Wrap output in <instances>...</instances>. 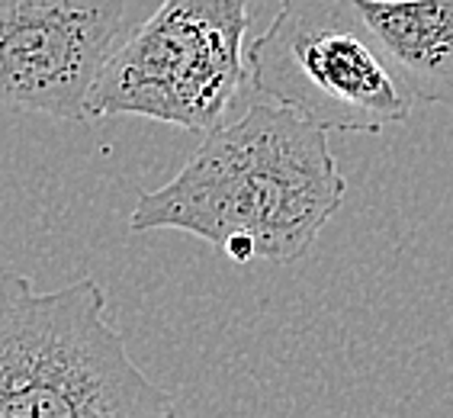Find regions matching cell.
I'll use <instances>...</instances> for the list:
<instances>
[{
    "mask_svg": "<svg viewBox=\"0 0 453 418\" xmlns=\"http://www.w3.org/2000/svg\"><path fill=\"white\" fill-rule=\"evenodd\" d=\"M328 129L283 104H257L203 145L165 187L142 193L132 232L174 228L235 264L299 261L344 203Z\"/></svg>",
    "mask_w": 453,
    "mask_h": 418,
    "instance_id": "1",
    "label": "cell"
},
{
    "mask_svg": "<svg viewBox=\"0 0 453 418\" xmlns=\"http://www.w3.org/2000/svg\"><path fill=\"white\" fill-rule=\"evenodd\" d=\"M174 399L142 374L94 277L35 290L0 277V418H165Z\"/></svg>",
    "mask_w": 453,
    "mask_h": 418,
    "instance_id": "2",
    "label": "cell"
},
{
    "mask_svg": "<svg viewBox=\"0 0 453 418\" xmlns=\"http://www.w3.org/2000/svg\"><path fill=\"white\" fill-rule=\"evenodd\" d=\"M251 0H165L106 58L88 116H142L206 135L242 90Z\"/></svg>",
    "mask_w": 453,
    "mask_h": 418,
    "instance_id": "3",
    "label": "cell"
},
{
    "mask_svg": "<svg viewBox=\"0 0 453 418\" xmlns=\"http://www.w3.org/2000/svg\"><path fill=\"white\" fill-rule=\"evenodd\" d=\"M248 65L254 90L328 132H383L415 106L354 0H280Z\"/></svg>",
    "mask_w": 453,
    "mask_h": 418,
    "instance_id": "4",
    "label": "cell"
},
{
    "mask_svg": "<svg viewBox=\"0 0 453 418\" xmlns=\"http://www.w3.org/2000/svg\"><path fill=\"white\" fill-rule=\"evenodd\" d=\"M126 0H0V106L84 122Z\"/></svg>",
    "mask_w": 453,
    "mask_h": 418,
    "instance_id": "5",
    "label": "cell"
},
{
    "mask_svg": "<svg viewBox=\"0 0 453 418\" xmlns=\"http://www.w3.org/2000/svg\"><path fill=\"white\" fill-rule=\"evenodd\" d=\"M415 100L453 110V0H354Z\"/></svg>",
    "mask_w": 453,
    "mask_h": 418,
    "instance_id": "6",
    "label": "cell"
}]
</instances>
